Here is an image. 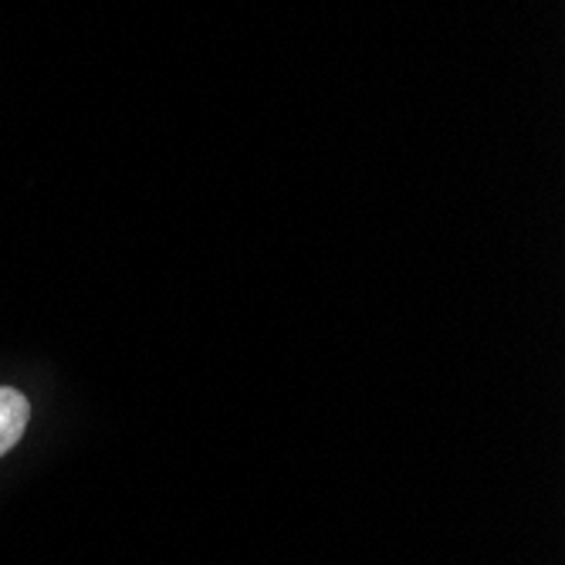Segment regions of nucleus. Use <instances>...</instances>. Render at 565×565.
Masks as SVG:
<instances>
[{
    "label": "nucleus",
    "instance_id": "1",
    "mask_svg": "<svg viewBox=\"0 0 565 565\" xmlns=\"http://www.w3.org/2000/svg\"><path fill=\"white\" fill-rule=\"evenodd\" d=\"M28 420H31V406H28L24 393H18L11 386H0V457L24 437Z\"/></svg>",
    "mask_w": 565,
    "mask_h": 565
}]
</instances>
